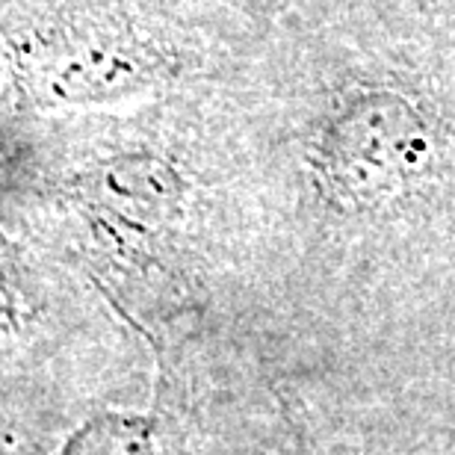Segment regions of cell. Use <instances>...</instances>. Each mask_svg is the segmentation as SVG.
Wrapping results in <instances>:
<instances>
[{
	"label": "cell",
	"instance_id": "6",
	"mask_svg": "<svg viewBox=\"0 0 455 455\" xmlns=\"http://www.w3.org/2000/svg\"><path fill=\"white\" fill-rule=\"evenodd\" d=\"M287 429L293 432V435H287V443H284V452L281 455H314V450H311V443L305 441V435H302V429L290 420L287 423Z\"/></svg>",
	"mask_w": 455,
	"mask_h": 455
},
{
	"label": "cell",
	"instance_id": "5",
	"mask_svg": "<svg viewBox=\"0 0 455 455\" xmlns=\"http://www.w3.org/2000/svg\"><path fill=\"white\" fill-rule=\"evenodd\" d=\"M24 314H27V307L21 302V293H18L12 254H9V245L4 240V234H0V334L21 329Z\"/></svg>",
	"mask_w": 455,
	"mask_h": 455
},
{
	"label": "cell",
	"instance_id": "4",
	"mask_svg": "<svg viewBox=\"0 0 455 455\" xmlns=\"http://www.w3.org/2000/svg\"><path fill=\"white\" fill-rule=\"evenodd\" d=\"M157 420L140 411H98L53 455H157Z\"/></svg>",
	"mask_w": 455,
	"mask_h": 455
},
{
	"label": "cell",
	"instance_id": "2",
	"mask_svg": "<svg viewBox=\"0 0 455 455\" xmlns=\"http://www.w3.org/2000/svg\"><path fill=\"white\" fill-rule=\"evenodd\" d=\"M21 95L42 110L92 107L148 92L175 75V53L133 27L107 21H44L9 39Z\"/></svg>",
	"mask_w": 455,
	"mask_h": 455
},
{
	"label": "cell",
	"instance_id": "3",
	"mask_svg": "<svg viewBox=\"0 0 455 455\" xmlns=\"http://www.w3.org/2000/svg\"><path fill=\"white\" fill-rule=\"evenodd\" d=\"M184 178L154 154H118L98 163L77 184V198L92 222L116 236H148L180 213Z\"/></svg>",
	"mask_w": 455,
	"mask_h": 455
},
{
	"label": "cell",
	"instance_id": "1",
	"mask_svg": "<svg viewBox=\"0 0 455 455\" xmlns=\"http://www.w3.org/2000/svg\"><path fill=\"white\" fill-rule=\"evenodd\" d=\"M443 157L441 124L403 92L340 95L314 133V180L343 213H376L429 184Z\"/></svg>",
	"mask_w": 455,
	"mask_h": 455
}]
</instances>
